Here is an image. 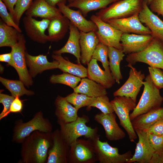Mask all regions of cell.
<instances>
[{"label":"cell","instance_id":"obj_5","mask_svg":"<svg viewBox=\"0 0 163 163\" xmlns=\"http://www.w3.org/2000/svg\"><path fill=\"white\" fill-rule=\"evenodd\" d=\"M89 121L88 117L84 115L71 122H57L62 136L70 146L81 136L92 139L97 135L98 128H93L86 125Z\"/></svg>","mask_w":163,"mask_h":163},{"label":"cell","instance_id":"obj_3","mask_svg":"<svg viewBox=\"0 0 163 163\" xmlns=\"http://www.w3.org/2000/svg\"><path fill=\"white\" fill-rule=\"evenodd\" d=\"M143 84L144 88L141 97L135 109L130 114L131 121L140 115L161 107L163 101L159 89L155 85L149 74L145 78Z\"/></svg>","mask_w":163,"mask_h":163},{"label":"cell","instance_id":"obj_27","mask_svg":"<svg viewBox=\"0 0 163 163\" xmlns=\"http://www.w3.org/2000/svg\"><path fill=\"white\" fill-rule=\"evenodd\" d=\"M50 20L48 28V41H58L63 38L67 33L70 21L63 15L52 18Z\"/></svg>","mask_w":163,"mask_h":163},{"label":"cell","instance_id":"obj_37","mask_svg":"<svg viewBox=\"0 0 163 163\" xmlns=\"http://www.w3.org/2000/svg\"><path fill=\"white\" fill-rule=\"evenodd\" d=\"M92 107L98 108L104 114L114 112L110 101L107 95L95 97L87 108L88 110Z\"/></svg>","mask_w":163,"mask_h":163},{"label":"cell","instance_id":"obj_33","mask_svg":"<svg viewBox=\"0 0 163 163\" xmlns=\"http://www.w3.org/2000/svg\"><path fill=\"white\" fill-rule=\"evenodd\" d=\"M124 56L125 54L122 50L108 47L110 69L116 82L119 84L123 78L120 69V63Z\"/></svg>","mask_w":163,"mask_h":163},{"label":"cell","instance_id":"obj_2","mask_svg":"<svg viewBox=\"0 0 163 163\" xmlns=\"http://www.w3.org/2000/svg\"><path fill=\"white\" fill-rule=\"evenodd\" d=\"M53 126L49 120L45 118L41 111L36 113L29 121L24 122L21 120L16 121L13 130L12 141L22 143L26 138L35 131L52 132Z\"/></svg>","mask_w":163,"mask_h":163},{"label":"cell","instance_id":"obj_12","mask_svg":"<svg viewBox=\"0 0 163 163\" xmlns=\"http://www.w3.org/2000/svg\"><path fill=\"white\" fill-rule=\"evenodd\" d=\"M130 68L128 78L124 84L113 93V96H125L130 98L136 103V98L143 86L145 75L141 71H138L133 65L128 64Z\"/></svg>","mask_w":163,"mask_h":163},{"label":"cell","instance_id":"obj_16","mask_svg":"<svg viewBox=\"0 0 163 163\" xmlns=\"http://www.w3.org/2000/svg\"><path fill=\"white\" fill-rule=\"evenodd\" d=\"M57 6L62 14L80 31L88 32L97 30L96 24L91 20L86 19L79 10L71 9L64 3H59Z\"/></svg>","mask_w":163,"mask_h":163},{"label":"cell","instance_id":"obj_7","mask_svg":"<svg viewBox=\"0 0 163 163\" xmlns=\"http://www.w3.org/2000/svg\"><path fill=\"white\" fill-rule=\"evenodd\" d=\"M112 107L120 120V125L126 132L129 140L134 142L137 138L130 118V112L133 111L136 105L130 98L117 96L110 101Z\"/></svg>","mask_w":163,"mask_h":163},{"label":"cell","instance_id":"obj_14","mask_svg":"<svg viewBox=\"0 0 163 163\" xmlns=\"http://www.w3.org/2000/svg\"><path fill=\"white\" fill-rule=\"evenodd\" d=\"M139 14L126 18H113L107 21L123 34H134L141 35H151V32L140 21Z\"/></svg>","mask_w":163,"mask_h":163},{"label":"cell","instance_id":"obj_43","mask_svg":"<svg viewBox=\"0 0 163 163\" xmlns=\"http://www.w3.org/2000/svg\"><path fill=\"white\" fill-rule=\"evenodd\" d=\"M15 97L13 96L0 93V103L3 106V110L0 114V120L2 116L9 110L11 104Z\"/></svg>","mask_w":163,"mask_h":163},{"label":"cell","instance_id":"obj_51","mask_svg":"<svg viewBox=\"0 0 163 163\" xmlns=\"http://www.w3.org/2000/svg\"><path fill=\"white\" fill-rule=\"evenodd\" d=\"M152 0H146L148 5H149Z\"/></svg>","mask_w":163,"mask_h":163},{"label":"cell","instance_id":"obj_49","mask_svg":"<svg viewBox=\"0 0 163 163\" xmlns=\"http://www.w3.org/2000/svg\"><path fill=\"white\" fill-rule=\"evenodd\" d=\"M0 61L7 62L8 65L13 67L12 55L11 52L0 54Z\"/></svg>","mask_w":163,"mask_h":163},{"label":"cell","instance_id":"obj_10","mask_svg":"<svg viewBox=\"0 0 163 163\" xmlns=\"http://www.w3.org/2000/svg\"><path fill=\"white\" fill-rule=\"evenodd\" d=\"M26 40L24 34H21L18 42L11 47L13 67L17 71L20 80L27 87L33 84L31 76L27 67L25 58Z\"/></svg>","mask_w":163,"mask_h":163},{"label":"cell","instance_id":"obj_15","mask_svg":"<svg viewBox=\"0 0 163 163\" xmlns=\"http://www.w3.org/2000/svg\"><path fill=\"white\" fill-rule=\"evenodd\" d=\"M50 19H43L39 21L33 17L25 16L22 19L25 31L27 36L32 40L40 43L48 41L45 31L48 28Z\"/></svg>","mask_w":163,"mask_h":163},{"label":"cell","instance_id":"obj_30","mask_svg":"<svg viewBox=\"0 0 163 163\" xmlns=\"http://www.w3.org/2000/svg\"><path fill=\"white\" fill-rule=\"evenodd\" d=\"M73 89L74 92L83 94L93 97L107 94L106 88L103 85L85 78H82L79 85Z\"/></svg>","mask_w":163,"mask_h":163},{"label":"cell","instance_id":"obj_34","mask_svg":"<svg viewBox=\"0 0 163 163\" xmlns=\"http://www.w3.org/2000/svg\"><path fill=\"white\" fill-rule=\"evenodd\" d=\"M0 81L11 92L12 95L15 97L17 96L20 97L24 95L30 96L34 94L32 91L26 89L24 83L20 80H9L1 77Z\"/></svg>","mask_w":163,"mask_h":163},{"label":"cell","instance_id":"obj_8","mask_svg":"<svg viewBox=\"0 0 163 163\" xmlns=\"http://www.w3.org/2000/svg\"><path fill=\"white\" fill-rule=\"evenodd\" d=\"M90 139L94 145L99 163H127L133 156L130 151L120 154L117 148L112 147L107 141H100L98 134Z\"/></svg>","mask_w":163,"mask_h":163},{"label":"cell","instance_id":"obj_45","mask_svg":"<svg viewBox=\"0 0 163 163\" xmlns=\"http://www.w3.org/2000/svg\"><path fill=\"white\" fill-rule=\"evenodd\" d=\"M144 131L147 133L157 135L163 134V120L157 121Z\"/></svg>","mask_w":163,"mask_h":163},{"label":"cell","instance_id":"obj_42","mask_svg":"<svg viewBox=\"0 0 163 163\" xmlns=\"http://www.w3.org/2000/svg\"><path fill=\"white\" fill-rule=\"evenodd\" d=\"M147 134L150 145L155 150V152L162 150L163 149V134L157 135Z\"/></svg>","mask_w":163,"mask_h":163},{"label":"cell","instance_id":"obj_44","mask_svg":"<svg viewBox=\"0 0 163 163\" xmlns=\"http://www.w3.org/2000/svg\"><path fill=\"white\" fill-rule=\"evenodd\" d=\"M23 107L22 101L20 99L19 97H16L11 104L9 110L2 116L1 120L7 116L11 113L21 112L22 110Z\"/></svg>","mask_w":163,"mask_h":163},{"label":"cell","instance_id":"obj_17","mask_svg":"<svg viewBox=\"0 0 163 163\" xmlns=\"http://www.w3.org/2000/svg\"><path fill=\"white\" fill-rule=\"evenodd\" d=\"M135 130L139 140L135 153L127 163H150L155 151L150 145L146 132L138 129Z\"/></svg>","mask_w":163,"mask_h":163},{"label":"cell","instance_id":"obj_46","mask_svg":"<svg viewBox=\"0 0 163 163\" xmlns=\"http://www.w3.org/2000/svg\"><path fill=\"white\" fill-rule=\"evenodd\" d=\"M149 5L150 9L152 12L161 15L163 17V0H152Z\"/></svg>","mask_w":163,"mask_h":163},{"label":"cell","instance_id":"obj_25","mask_svg":"<svg viewBox=\"0 0 163 163\" xmlns=\"http://www.w3.org/2000/svg\"><path fill=\"white\" fill-rule=\"evenodd\" d=\"M69 30V36L66 44L60 49L54 51L53 53L61 55L64 53L71 54L75 57L78 63L81 64L80 31L70 22Z\"/></svg>","mask_w":163,"mask_h":163},{"label":"cell","instance_id":"obj_36","mask_svg":"<svg viewBox=\"0 0 163 163\" xmlns=\"http://www.w3.org/2000/svg\"><path fill=\"white\" fill-rule=\"evenodd\" d=\"M65 97L68 102L78 109L83 107L89 106L95 98L75 92L68 95Z\"/></svg>","mask_w":163,"mask_h":163},{"label":"cell","instance_id":"obj_28","mask_svg":"<svg viewBox=\"0 0 163 163\" xmlns=\"http://www.w3.org/2000/svg\"><path fill=\"white\" fill-rule=\"evenodd\" d=\"M163 120V107L140 115L132 121L134 130L145 131L157 121Z\"/></svg>","mask_w":163,"mask_h":163},{"label":"cell","instance_id":"obj_31","mask_svg":"<svg viewBox=\"0 0 163 163\" xmlns=\"http://www.w3.org/2000/svg\"><path fill=\"white\" fill-rule=\"evenodd\" d=\"M52 57L58 63V68L66 72L81 78L87 76V69L81 64H75L64 59L61 54H53Z\"/></svg>","mask_w":163,"mask_h":163},{"label":"cell","instance_id":"obj_20","mask_svg":"<svg viewBox=\"0 0 163 163\" xmlns=\"http://www.w3.org/2000/svg\"><path fill=\"white\" fill-rule=\"evenodd\" d=\"M148 5L146 0H143L142 9L139 14V20L151 31L153 38L163 42V21L153 13Z\"/></svg>","mask_w":163,"mask_h":163},{"label":"cell","instance_id":"obj_47","mask_svg":"<svg viewBox=\"0 0 163 163\" xmlns=\"http://www.w3.org/2000/svg\"><path fill=\"white\" fill-rule=\"evenodd\" d=\"M5 4L9 13L13 17L14 14V8L18 0H1Z\"/></svg>","mask_w":163,"mask_h":163},{"label":"cell","instance_id":"obj_13","mask_svg":"<svg viewBox=\"0 0 163 163\" xmlns=\"http://www.w3.org/2000/svg\"><path fill=\"white\" fill-rule=\"evenodd\" d=\"M52 140L46 163H68L70 146L64 139L60 130L57 129L52 132Z\"/></svg>","mask_w":163,"mask_h":163},{"label":"cell","instance_id":"obj_21","mask_svg":"<svg viewBox=\"0 0 163 163\" xmlns=\"http://www.w3.org/2000/svg\"><path fill=\"white\" fill-rule=\"evenodd\" d=\"M80 32V62L84 65H88L92 59L93 53L100 41L95 32Z\"/></svg>","mask_w":163,"mask_h":163},{"label":"cell","instance_id":"obj_32","mask_svg":"<svg viewBox=\"0 0 163 163\" xmlns=\"http://www.w3.org/2000/svg\"><path fill=\"white\" fill-rule=\"evenodd\" d=\"M21 34L15 28L7 25L0 19V47L14 46L18 42Z\"/></svg>","mask_w":163,"mask_h":163},{"label":"cell","instance_id":"obj_39","mask_svg":"<svg viewBox=\"0 0 163 163\" xmlns=\"http://www.w3.org/2000/svg\"><path fill=\"white\" fill-rule=\"evenodd\" d=\"M33 0H18L14 8L12 18L16 24L19 26L20 19L23 14L32 5Z\"/></svg>","mask_w":163,"mask_h":163},{"label":"cell","instance_id":"obj_19","mask_svg":"<svg viewBox=\"0 0 163 163\" xmlns=\"http://www.w3.org/2000/svg\"><path fill=\"white\" fill-rule=\"evenodd\" d=\"M116 116L114 113L104 114L102 112L96 114L94 119L104 127L105 136L110 141H117L124 139L126 134L116 121Z\"/></svg>","mask_w":163,"mask_h":163},{"label":"cell","instance_id":"obj_52","mask_svg":"<svg viewBox=\"0 0 163 163\" xmlns=\"http://www.w3.org/2000/svg\"><path fill=\"white\" fill-rule=\"evenodd\" d=\"M74 0H67L69 2V4L72 2Z\"/></svg>","mask_w":163,"mask_h":163},{"label":"cell","instance_id":"obj_18","mask_svg":"<svg viewBox=\"0 0 163 163\" xmlns=\"http://www.w3.org/2000/svg\"><path fill=\"white\" fill-rule=\"evenodd\" d=\"M153 38L151 35L123 33L120 39L122 50L128 54L140 52L150 44Z\"/></svg>","mask_w":163,"mask_h":163},{"label":"cell","instance_id":"obj_6","mask_svg":"<svg viewBox=\"0 0 163 163\" xmlns=\"http://www.w3.org/2000/svg\"><path fill=\"white\" fill-rule=\"evenodd\" d=\"M143 0H120L109 6L100 9L96 15L106 22L113 18L128 17L139 13L142 8Z\"/></svg>","mask_w":163,"mask_h":163},{"label":"cell","instance_id":"obj_35","mask_svg":"<svg viewBox=\"0 0 163 163\" xmlns=\"http://www.w3.org/2000/svg\"><path fill=\"white\" fill-rule=\"evenodd\" d=\"M81 80V78L66 72L59 75H53L50 79V82L52 84L65 85L73 89L77 86Z\"/></svg>","mask_w":163,"mask_h":163},{"label":"cell","instance_id":"obj_40","mask_svg":"<svg viewBox=\"0 0 163 163\" xmlns=\"http://www.w3.org/2000/svg\"><path fill=\"white\" fill-rule=\"evenodd\" d=\"M7 9L5 4L1 0H0V16L2 20L6 24L14 28L21 33V30L19 26L16 24Z\"/></svg>","mask_w":163,"mask_h":163},{"label":"cell","instance_id":"obj_29","mask_svg":"<svg viewBox=\"0 0 163 163\" xmlns=\"http://www.w3.org/2000/svg\"><path fill=\"white\" fill-rule=\"evenodd\" d=\"M120 0H74L69 3L70 8H77L85 17L90 11L106 8L110 4Z\"/></svg>","mask_w":163,"mask_h":163},{"label":"cell","instance_id":"obj_38","mask_svg":"<svg viewBox=\"0 0 163 163\" xmlns=\"http://www.w3.org/2000/svg\"><path fill=\"white\" fill-rule=\"evenodd\" d=\"M108 57V46L99 42L93 53L92 59L101 62L104 70L107 71L110 70Z\"/></svg>","mask_w":163,"mask_h":163},{"label":"cell","instance_id":"obj_4","mask_svg":"<svg viewBox=\"0 0 163 163\" xmlns=\"http://www.w3.org/2000/svg\"><path fill=\"white\" fill-rule=\"evenodd\" d=\"M126 60L128 64L132 65L141 62L163 70V42L153 38L145 48L140 52L128 54Z\"/></svg>","mask_w":163,"mask_h":163},{"label":"cell","instance_id":"obj_9","mask_svg":"<svg viewBox=\"0 0 163 163\" xmlns=\"http://www.w3.org/2000/svg\"><path fill=\"white\" fill-rule=\"evenodd\" d=\"M98 158L94 145L90 139H78L70 146L69 163H94Z\"/></svg>","mask_w":163,"mask_h":163},{"label":"cell","instance_id":"obj_41","mask_svg":"<svg viewBox=\"0 0 163 163\" xmlns=\"http://www.w3.org/2000/svg\"><path fill=\"white\" fill-rule=\"evenodd\" d=\"M149 75L155 85L159 89L163 88V72L161 69L149 66Z\"/></svg>","mask_w":163,"mask_h":163},{"label":"cell","instance_id":"obj_48","mask_svg":"<svg viewBox=\"0 0 163 163\" xmlns=\"http://www.w3.org/2000/svg\"><path fill=\"white\" fill-rule=\"evenodd\" d=\"M150 163H163V149L158 152H155Z\"/></svg>","mask_w":163,"mask_h":163},{"label":"cell","instance_id":"obj_26","mask_svg":"<svg viewBox=\"0 0 163 163\" xmlns=\"http://www.w3.org/2000/svg\"><path fill=\"white\" fill-rule=\"evenodd\" d=\"M54 104L57 122L69 123L75 120L78 117L77 113L79 109L73 106L65 97L58 96Z\"/></svg>","mask_w":163,"mask_h":163},{"label":"cell","instance_id":"obj_53","mask_svg":"<svg viewBox=\"0 0 163 163\" xmlns=\"http://www.w3.org/2000/svg\"></svg>","mask_w":163,"mask_h":163},{"label":"cell","instance_id":"obj_22","mask_svg":"<svg viewBox=\"0 0 163 163\" xmlns=\"http://www.w3.org/2000/svg\"><path fill=\"white\" fill-rule=\"evenodd\" d=\"M97 60L92 59L87 65L88 78L103 85L106 89L110 88L116 82L110 70H103L97 64Z\"/></svg>","mask_w":163,"mask_h":163},{"label":"cell","instance_id":"obj_1","mask_svg":"<svg viewBox=\"0 0 163 163\" xmlns=\"http://www.w3.org/2000/svg\"><path fill=\"white\" fill-rule=\"evenodd\" d=\"M52 141V132H33L22 143L21 162L45 163L47 160Z\"/></svg>","mask_w":163,"mask_h":163},{"label":"cell","instance_id":"obj_50","mask_svg":"<svg viewBox=\"0 0 163 163\" xmlns=\"http://www.w3.org/2000/svg\"><path fill=\"white\" fill-rule=\"evenodd\" d=\"M48 4L53 7L56 6L59 3H66L67 0H45Z\"/></svg>","mask_w":163,"mask_h":163},{"label":"cell","instance_id":"obj_24","mask_svg":"<svg viewBox=\"0 0 163 163\" xmlns=\"http://www.w3.org/2000/svg\"><path fill=\"white\" fill-rule=\"evenodd\" d=\"M27 65L29 68V73L31 77H34L43 71L58 68V63L56 60L49 62L47 55L43 54L33 56L27 52L25 53Z\"/></svg>","mask_w":163,"mask_h":163},{"label":"cell","instance_id":"obj_23","mask_svg":"<svg viewBox=\"0 0 163 163\" xmlns=\"http://www.w3.org/2000/svg\"><path fill=\"white\" fill-rule=\"evenodd\" d=\"M25 14L32 17L48 19L63 15L58 8L51 6L45 0H34Z\"/></svg>","mask_w":163,"mask_h":163},{"label":"cell","instance_id":"obj_11","mask_svg":"<svg viewBox=\"0 0 163 163\" xmlns=\"http://www.w3.org/2000/svg\"><path fill=\"white\" fill-rule=\"evenodd\" d=\"M90 19L97 25V30L95 32L100 42L108 47H112L122 50L120 39L123 33L96 15H92Z\"/></svg>","mask_w":163,"mask_h":163}]
</instances>
